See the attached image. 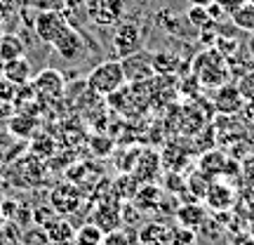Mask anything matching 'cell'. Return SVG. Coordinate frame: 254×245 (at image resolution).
I'll return each instance as SVG.
<instances>
[{"label":"cell","mask_w":254,"mask_h":245,"mask_svg":"<svg viewBox=\"0 0 254 245\" xmlns=\"http://www.w3.org/2000/svg\"><path fill=\"white\" fill-rule=\"evenodd\" d=\"M5 17H7V12H5V9L0 7V24H2V19H5Z\"/></svg>","instance_id":"cell-36"},{"label":"cell","mask_w":254,"mask_h":245,"mask_svg":"<svg viewBox=\"0 0 254 245\" xmlns=\"http://www.w3.org/2000/svg\"><path fill=\"white\" fill-rule=\"evenodd\" d=\"M177 222L182 227H189L193 231H198L205 222H207V205L198 200V203H186L182 208L177 210Z\"/></svg>","instance_id":"cell-13"},{"label":"cell","mask_w":254,"mask_h":245,"mask_svg":"<svg viewBox=\"0 0 254 245\" xmlns=\"http://www.w3.org/2000/svg\"><path fill=\"white\" fill-rule=\"evenodd\" d=\"M233 245H254V236H250V234H243V236H238L236 241H233Z\"/></svg>","instance_id":"cell-32"},{"label":"cell","mask_w":254,"mask_h":245,"mask_svg":"<svg viewBox=\"0 0 254 245\" xmlns=\"http://www.w3.org/2000/svg\"><path fill=\"white\" fill-rule=\"evenodd\" d=\"M125 14L123 0H87V19L99 26H116Z\"/></svg>","instance_id":"cell-5"},{"label":"cell","mask_w":254,"mask_h":245,"mask_svg":"<svg viewBox=\"0 0 254 245\" xmlns=\"http://www.w3.org/2000/svg\"><path fill=\"white\" fill-rule=\"evenodd\" d=\"M132 245H146V243H141V241H139V243H132Z\"/></svg>","instance_id":"cell-37"},{"label":"cell","mask_w":254,"mask_h":245,"mask_svg":"<svg viewBox=\"0 0 254 245\" xmlns=\"http://www.w3.org/2000/svg\"><path fill=\"white\" fill-rule=\"evenodd\" d=\"M50 47H52L62 59L73 62V59H80V57L85 55V38L80 36V31H78V28L68 24V26L64 28L62 33L52 40V45Z\"/></svg>","instance_id":"cell-7"},{"label":"cell","mask_w":254,"mask_h":245,"mask_svg":"<svg viewBox=\"0 0 254 245\" xmlns=\"http://www.w3.org/2000/svg\"><path fill=\"white\" fill-rule=\"evenodd\" d=\"M136 203L141 205L139 210H155L158 205H160V189H155V186H144V189L136 191Z\"/></svg>","instance_id":"cell-22"},{"label":"cell","mask_w":254,"mask_h":245,"mask_svg":"<svg viewBox=\"0 0 254 245\" xmlns=\"http://www.w3.org/2000/svg\"><path fill=\"white\" fill-rule=\"evenodd\" d=\"M43 231L50 243L55 245H73V236H75V229L71 227L68 219H64L62 215H52L43 224Z\"/></svg>","instance_id":"cell-11"},{"label":"cell","mask_w":254,"mask_h":245,"mask_svg":"<svg viewBox=\"0 0 254 245\" xmlns=\"http://www.w3.org/2000/svg\"><path fill=\"white\" fill-rule=\"evenodd\" d=\"M238 90H240V94H243L245 101H254V71H247L240 76Z\"/></svg>","instance_id":"cell-25"},{"label":"cell","mask_w":254,"mask_h":245,"mask_svg":"<svg viewBox=\"0 0 254 245\" xmlns=\"http://www.w3.org/2000/svg\"><path fill=\"white\" fill-rule=\"evenodd\" d=\"M190 5H202V7H207V5H212L214 0H189Z\"/></svg>","instance_id":"cell-33"},{"label":"cell","mask_w":254,"mask_h":245,"mask_svg":"<svg viewBox=\"0 0 254 245\" xmlns=\"http://www.w3.org/2000/svg\"><path fill=\"white\" fill-rule=\"evenodd\" d=\"M153 69H155V73H170L174 69V57L167 55V52H155Z\"/></svg>","instance_id":"cell-27"},{"label":"cell","mask_w":254,"mask_h":245,"mask_svg":"<svg viewBox=\"0 0 254 245\" xmlns=\"http://www.w3.org/2000/svg\"><path fill=\"white\" fill-rule=\"evenodd\" d=\"M170 245H195V231L189 227H174L172 229V238H170Z\"/></svg>","instance_id":"cell-24"},{"label":"cell","mask_w":254,"mask_h":245,"mask_svg":"<svg viewBox=\"0 0 254 245\" xmlns=\"http://www.w3.org/2000/svg\"><path fill=\"white\" fill-rule=\"evenodd\" d=\"M17 87H19V85H14L12 81H7V78L2 76V78H0V101H12V99H14Z\"/></svg>","instance_id":"cell-28"},{"label":"cell","mask_w":254,"mask_h":245,"mask_svg":"<svg viewBox=\"0 0 254 245\" xmlns=\"http://www.w3.org/2000/svg\"><path fill=\"white\" fill-rule=\"evenodd\" d=\"M120 222H123V217H120L118 208H99L97 215H94V224H99L104 234L111 231V229H118Z\"/></svg>","instance_id":"cell-20"},{"label":"cell","mask_w":254,"mask_h":245,"mask_svg":"<svg viewBox=\"0 0 254 245\" xmlns=\"http://www.w3.org/2000/svg\"><path fill=\"white\" fill-rule=\"evenodd\" d=\"M101 245H132V241H129V236H127L125 231L118 227V229H111V231L104 234Z\"/></svg>","instance_id":"cell-26"},{"label":"cell","mask_w":254,"mask_h":245,"mask_svg":"<svg viewBox=\"0 0 254 245\" xmlns=\"http://www.w3.org/2000/svg\"><path fill=\"white\" fill-rule=\"evenodd\" d=\"M2 76L7 78V81H12L14 85H19V87H24V85H28L31 82V78H33V71H31V62H28L26 57H14V59H9V62L2 64Z\"/></svg>","instance_id":"cell-12"},{"label":"cell","mask_w":254,"mask_h":245,"mask_svg":"<svg viewBox=\"0 0 254 245\" xmlns=\"http://www.w3.org/2000/svg\"><path fill=\"white\" fill-rule=\"evenodd\" d=\"M125 73H123V64L120 59H109V62L97 64L87 76V87L90 92L99 94V97H109L120 87H125Z\"/></svg>","instance_id":"cell-2"},{"label":"cell","mask_w":254,"mask_h":245,"mask_svg":"<svg viewBox=\"0 0 254 245\" xmlns=\"http://www.w3.org/2000/svg\"><path fill=\"white\" fill-rule=\"evenodd\" d=\"M247 2H252V5H254V0H247Z\"/></svg>","instance_id":"cell-38"},{"label":"cell","mask_w":254,"mask_h":245,"mask_svg":"<svg viewBox=\"0 0 254 245\" xmlns=\"http://www.w3.org/2000/svg\"><path fill=\"white\" fill-rule=\"evenodd\" d=\"M245 106V99L238 90V85H231V82H224L214 90V111L221 113V116H238Z\"/></svg>","instance_id":"cell-8"},{"label":"cell","mask_w":254,"mask_h":245,"mask_svg":"<svg viewBox=\"0 0 254 245\" xmlns=\"http://www.w3.org/2000/svg\"><path fill=\"white\" fill-rule=\"evenodd\" d=\"M202 203H205L209 210H214V212H228V210L233 208V203H236V191H233L231 184L212 179Z\"/></svg>","instance_id":"cell-10"},{"label":"cell","mask_w":254,"mask_h":245,"mask_svg":"<svg viewBox=\"0 0 254 245\" xmlns=\"http://www.w3.org/2000/svg\"><path fill=\"white\" fill-rule=\"evenodd\" d=\"M193 76H195L200 87L217 90L219 85L228 82V76H231V66H228L226 55L219 47H209L205 52H200L193 59Z\"/></svg>","instance_id":"cell-1"},{"label":"cell","mask_w":254,"mask_h":245,"mask_svg":"<svg viewBox=\"0 0 254 245\" xmlns=\"http://www.w3.org/2000/svg\"><path fill=\"white\" fill-rule=\"evenodd\" d=\"M231 21L233 26L245 31V33H254V5L252 2H245L231 14Z\"/></svg>","instance_id":"cell-19"},{"label":"cell","mask_w":254,"mask_h":245,"mask_svg":"<svg viewBox=\"0 0 254 245\" xmlns=\"http://www.w3.org/2000/svg\"><path fill=\"white\" fill-rule=\"evenodd\" d=\"M186 17H189V21L193 24V26H198V31H207V28L214 24V19H212V14H209V9L202 7V5H190Z\"/></svg>","instance_id":"cell-21"},{"label":"cell","mask_w":254,"mask_h":245,"mask_svg":"<svg viewBox=\"0 0 254 245\" xmlns=\"http://www.w3.org/2000/svg\"><path fill=\"white\" fill-rule=\"evenodd\" d=\"M226 161H228V156L224 154L221 149H207V151H202V156L198 158V170L205 172L207 177H212V179H217V177L224 174Z\"/></svg>","instance_id":"cell-14"},{"label":"cell","mask_w":254,"mask_h":245,"mask_svg":"<svg viewBox=\"0 0 254 245\" xmlns=\"http://www.w3.org/2000/svg\"><path fill=\"white\" fill-rule=\"evenodd\" d=\"M209 184H212V177H207L205 172H193L189 177V189H190V193L195 196L198 200H202L205 198V193H207V189H209Z\"/></svg>","instance_id":"cell-23"},{"label":"cell","mask_w":254,"mask_h":245,"mask_svg":"<svg viewBox=\"0 0 254 245\" xmlns=\"http://www.w3.org/2000/svg\"><path fill=\"white\" fill-rule=\"evenodd\" d=\"M28 85H31V90L36 94L45 97V99H59L64 94V78L62 73L55 71V69H45V71L36 73Z\"/></svg>","instance_id":"cell-9"},{"label":"cell","mask_w":254,"mask_h":245,"mask_svg":"<svg viewBox=\"0 0 254 245\" xmlns=\"http://www.w3.org/2000/svg\"><path fill=\"white\" fill-rule=\"evenodd\" d=\"M66 26H68V19H66L62 9H38L36 19L31 21V28H33L36 38L45 45H52V40Z\"/></svg>","instance_id":"cell-3"},{"label":"cell","mask_w":254,"mask_h":245,"mask_svg":"<svg viewBox=\"0 0 254 245\" xmlns=\"http://www.w3.org/2000/svg\"><path fill=\"white\" fill-rule=\"evenodd\" d=\"M141 28L134 21H118L116 31H113V47H116V55L127 57L141 50Z\"/></svg>","instance_id":"cell-6"},{"label":"cell","mask_w":254,"mask_h":245,"mask_svg":"<svg viewBox=\"0 0 254 245\" xmlns=\"http://www.w3.org/2000/svg\"><path fill=\"white\" fill-rule=\"evenodd\" d=\"M21 55H24L21 38L14 36V33H2L0 36V57H2V62H9V59L21 57Z\"/></svg>","instance_id":"cell-18"},{"label":"cell","mask_w":254,"mask_h":245,"mask_svg":"<svg viewBox=\"0 0 254 245\" xmlns=\"http://www.w3.org/2000/svg\"><path fill=\"white\" fill-rule=\"evenodd\" d=\"M5 227V212H2V208H0V229Z\"/></svg>","instance_id":"cell-34"},{"label":"cell","mask_w":254,"mask_h":245,"mask_svg":"<svg viewBox=\"0 0 254 245\" xmlns=\"http://www.w3.org/2000/svg\"><path fill=\"white\" fill-rule=\"evenodd\" d=\"M120 64H123V73H125L127 82H144L155 76L153 55L144 52V50H136L132 55L120 57Z\"/></svg>","instance_id":"cell-4"},{"label":"cell","mask_w":254,"mask_h":245,"mask_svg":"<svg viewBox=\"0 0 254 245\" xmlns=\"http://www.w3.org/2000/svg\"><path fill=\"white\" fill-rule=\"evenodd\" d=\"M214 2H217L219 7H221L228 14V17H231V14H233V12H236L240 5H245L247 0H214Z\"/></svg>","instance_id":"cell-29"},{"label":"cell","mask_w":254,"mask_h":245,"mask_svg":"<svg viewBox=\"0 0 254 245\" xmlns=\"http://www.w3.org/2000/svg\"><path fill=\"white\" fill-rule=\"evenodd\" d=\"M170 238H172V229L160 222H151L139 229V241L146 245H170Z\"/></svg>","instance_id":"cell-16"},{"label":"cell","mask_w":254,"mask_h":245,"mask_svg":"<svg viewBox=\"0 0 254 245\" xmlns=\"http://www.w3.org/2000/svg\"><path fill=\"white\" fill-rule=\"evenodd\" d=\"M250 52H252V57H254V33H252V38H250Z\"/></svg>","instance_id":"cell-35"},{"label":"cell","mask_w":254,"mask_h":245,"mask_svg":"<svg viewBox=\"0 0 254 245\" xmlns=\"http://www.w3.org/2000/svg\"><path fill=\"white\" fill-rule=\"evenodd\" d=\"M111 139H94L92 142V149H94V154H99V156H106L111 154Z\"/></svg>","instance_id":"cell-30"},{"label":"cell","mask_w":254,"mask_h":245,"mask_svg":"<svg viewBox=\"0 0 254 245\" xmlns=\"http://www.w3.org/2000/svg\"><path fill=\"white\" fill-rule=\"evenodd\" d=\"M101 241H104V231L94 222H87V224L78 227L75 236H73V245H101Z\"/></svg>","instance_id":"cell-17"},{"label":"cell","mask_w":254,"mask_h":245,"mask_svg":"<svg viewBox=\"0 0 254 245\" xmlns=\"http://www.w3.org/2000/svg\"><path fill=\"white\" fill-rule=\"evenodd\" d=\"M207 9H209V14H212V19H214V21H221L224 17H228V14H226V12H224L221 7H219L217 2H212V5H207Z\"/></svg>","instance_id":"cell-31"},{"label":"cell","mask_w":254,"mask_h":245,"mask_svg":"<svg viewBox=\"0 0 254 245\" xmlns=\"http://www.w3.org/2000/svg\"><path fill=\"white\" fill-rule=\"evenodd\" d=\"M80 203V191L75 186H57L52 191V208L57 215H68L78 208Z\"/></svg>","instance_id":"cell-15"}]
</instances>
